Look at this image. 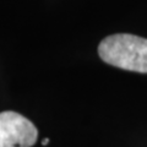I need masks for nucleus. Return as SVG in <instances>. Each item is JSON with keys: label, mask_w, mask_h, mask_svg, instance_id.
Wrapping results in <instances>:
<instances>
[{"label": "nucleus", "mask_w": 147, "mask_h": 147, "mask_svg": "<svg viewBox=\"0 0 147 147\" xmlns=\"http://www.w3.org/2000/svg\"><path fill=\"white\" fill-rule=\"evenodd\" d=\"M38 137L34 124L16 112L0 113V147H32Z\"/></svg>", "instance_id": "f03ea898"}, {"label": "nucleus", "mask_w": 147, "mask_h": 147, "mask_svg": "<svg viewBox=\"0 0 147 147\" xmlns=\"http://www.w3.org/2000/svg\"><path fill=\"white\" fill-rule=\"evenodd\" d=\"M98 55L112 66L147 74V39L142 37L129 33L110 34L99 43Z\"/></svg>", "instance_id": "f257e3e1"}, {"label": "nucleus", "mask_w": 147, "mask_h": 147, "mask_svg": "<svg viewBox=\"0 0 147 147\" xmlns=\"http://www.w3.org/2000/svg\"><path fill=\"white\" fill-rule=\"evenodd\" d=\"M48 142H49V139H45V140L42 141V145H43V146H47V145H48Z\"/></svg>", "instance_id": "7ed1b4c3"}]
</instances>
